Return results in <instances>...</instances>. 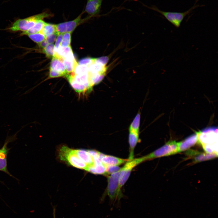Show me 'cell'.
Returning a JSON list of instances; mask_svg holds the SVG:
<instances>
[{
	"label": "cell",
	"instance_id": "6da1fadb",
	"mask_svg": "<svg viewBox=\"0 0 218 218\" xmlns=\"http://www.w3.org/2000/svg\"><path fill=\"white\" fill-rule=\"evenodd\" d=\"M199 142L207 153L218 154V129L210 127L196 132Z\"/></svg>",
	"mask_w": 218,
	"mask_h": 218
},
{
	"label": "cell",
	"instance_id": "7a4b0ae2",
	"mask_svg": "<svg viewBox=\"0 0 218 218\" xmlns=\"http://www.w3.org/2000/svg\"><path fill=\"white\" fill-rule=\"evenodd\" d=\"M121 169L108 177V184L106 192V195L109 197L110 205L115 207L116 202L117 207L120 206L119 202L123 197L119 187Z\"/></svg>",
	"mask_w": 218,
	"mask_h": 218
},
{
	"label": "cell",
	"instance_id": "3957f363",
	"mask_svg": "<svg viewBox=\"0 0 218 218\" xmlns=\"http://www.w3.org/2000/svg\"><path fill=\"white\" fill-rule=\"evenodd\" d=\"M53 15L48 10L24 19L17 20L8 29L12 31H26L32 28L38 21L53 17Z\"/></svg>",
	"mask_w": 218,
	"mask_h": 218
},
{
	"label": "cell",
	"instance_id": "277c9868",
	"mask_svg": "<svg viewBox=\"0 0 218 218\" xmlns=\"http://www.w3.org/2000/svg\"><path fill=\"white\" fill-rule=\"evenodd\" d=\"M198 1V0L196 1L194 5L190 8L187 11L183 12L164 11L160 10L155 5H152L151 6L149 7L144 4H142L144 6L159 13L175 27L178 28L180 26L181 22L187 15L190 14L193 10L195 8L198 7L203 6V5L200 6L197 5V2Z\"/></svg>",
	"mask_w": 218,
	"mask_h": 218
},
{
	"label": "cell",
	"instance_id": "5b68a950",
	"mask_svg": "<svg viewBox=\"0 0 218 218\" xmlns=\"http://www.w3.org/2000/svg\"><path fill=\"white\" fill-rule=\"evenodd\" d=\"M58 152L61 160L67 162L74 167L86 170L87 165L78 157L74 149L63 146L59 148Z\"/></svg>",
	"mask_w": 218,
	"mask_h": 218
},
{
	"label": "cell",
	"instance_id": "8992f818",
	"mask_svg": "<svg viewBox=\"0 0 218 218\" xmlns=\"http://www.w3.org/2000/svg\"><path fill=\"white\" fill-rule=\"evenodd\" d=\"M178 153L177 142H168L165 145L147 155L143 156L145 161L154 158L173 155Z\"/></svg>",
	"mask_w": 218,
	"mask_h": 218
},
{
	"label": "cell",
	"instance_id": "52a82bcc",
	"mask_svg": "<svg viewBox=\"0 0 218 218\" xmlns=\"http://www.w3.org/2000/svg\"><path fill=\"white\" fill-rule=\"evenodd\" d=\"M84 13L83 11L73 20L55 25L56 32L58 35L66 32L71 33L78 25L91 18L88 16L85 18H82L81 16Z\"/></svg>",
	"mask_w": 218,
	"mask_h": 218
},
{
	"label": "cell",
	"instance_id": "ba28073f",
	"mask_svg": "<svg viewBox=\"0 0 218 218\" xmlns=\"http://www.w3.org/2000/svg\"><path fill=\"white\" fill-rule=\"evenodd\" d=\"M144 161V159L142 157L128 160L126 162L121 169L119 184L121 189L128 180L133 168Z\"/></svg>",
	"mask_w": 218,
	"mask_h": 218
},
{
	"label": "cell",
	"instance_id": "9c48e42d",
	"mask_svg": "<svg viewBox=\"0 0 218 218\" xmlns=\"http://www.w3.org/2000/svg\"><path fill=\"white\" fill-rule=\"evenodd\" d=\"M104 0H87L84 12L91 18L99 15Z\"/></svg>",
	"mask_w": 218,
	"mask_h": 218
},
{
	"label": "cell",
	"instance_id": "30bf717a",
	"mask_svg": "<svg viewBox=\"0 0 218 218\" xmlns=\"http://www.w3.org/2000/svg\"><path fill=\"white\" fill-rule=\"evenodd\" d=\"M98 157L104 166H119L126 162L128 159H123L110 155L104 154L98 152Z\"/></svg>",
	"mask_w": 218,
	"mask_h": 218
},
{
	"label": "cell",
	"instance_id": "8fae6325",
	"mask_svg": "<svg viewBox=\"0 0 218 218\" xmlns=\"http://www.w3.org/2000/svg\"><path fill=\"white\" fill-rule=\"evenodd\" d=\"M9 139H7L2 148V151L0 153V171H3L12 176L7 168V156L8 150L7 145L8 143L10 141L11 138H9Z\"/></svg>",
	"mask_w": 218,
	"mask_h": 218
},
{
	"label": "cell",
	"instance_id": "7c38bea8",
	"mask_svg": "<svg viewBox=\"0 0 218 218\" xmlns=\"http://www.w3.org/2000/svg\"><path fill=\"white\" fill-rule=\"evenodd\" d=\"M197 142L196 134H193L184 140L177 142L178 153L187 150L195 145Z\"/></svg>",
	"mask_w": 218,
	"mask_h": 218
},
{
	"label": "cell",
	"instance_id": "4fadbf2b",
	"mask_svg": "<svg viewBox=\"0 0 218 218\" xmlns=\"http://www.w3.org/2000/svg\"><path fill=\"white\" fill-rule=\"evenodd\" d=\"M128 137L130 145V153L128 160L134 159V150L137 143L140 141L139 133L133 131H129Z\"/></svg>",
	"mask_w": 218,
	"mask_h": 218
},
{
	"label": "cell",
	"instance_id": "5bb4252c",
	"mask_svg": "<svg viewBox=\"0 0 218 218\" xmlns=\"http://www.w3.org/2000/svg\"><path fill=\"white\" fill-rule=\"evenodd\" d=\"M67 74L73 72L74 69L78 64L74 57L73 52L69 54L63 60Z\"/></svg>",
	"mask_w": 218,
	"mask_h": 218
},
{
	"label": "cell",
	"instance_id": "9a60e30c",
	"mask_svg": "<svg viewBox=\"0 0 218 218\" xmlns=\"http://www.w3.org/2000/svg\"><path fill=\"white\" fill-rule=\"evenodd\" d=\"M50 69L61 73L65 76L67 74L63 60L56 56L52 58Z\"/></svg>",
	"mask_w": 218,
	"mask_h": 218
},
{
	"label": "cell",
	"instance_id": "2e32d148",
	"mask_svg": "<svg viewBox=\"0 0 218 218\" xmlns=\"http://www.w3.org/2000/svg\"><path fill=\"white\" fill-rule=\"evenodd\" d=\"M218 154L215 153H201L199 152L195 155L193 163H196L211 160L217 157Z\"/></svg>",
	"mask_w": 218,
	"mask_h": 218
},
{
	"label": "cell",
	"instance_id": "e0dca14e",
	"mask_svg": "<svg viewBox=\"0 0 218 218\" xmlns=\"http://www.w3.org/2000/svg\"><path fill=\"white\" fill-rule=\"evenodd\" d=\"M45 23L43 20H38L35 25L29 30L21 34V35H28L39 32L42 30Z\"/></svg>",
	"mask_w": 218,
	"mask_h": 218
},
{
	"label": "cell",
	"instance_id": "ac0fdd59",
	"mask_svg": "<svg viewBox=\"0 0 218 218\" xmlns=\"http://www.w3.org/2000/svg\"><path fill=\"white\" fill-rule=\"evenodd\" d=\"M140 119V113L139 111L129 127V131H131L139 133Z\"/></svg>",
	"mask_w": 218,
	"mask_h": 218
},
{
	"label": "cell",
	"instance_id": "d6986e66",
	"mask_svg": "<svg viewBox=\"0 0 218 218\" xmlns=\"http://www.w3.org/2000/svg\"><path fill=\"white\" fill-rule=\"evenodd\" d=\"M71 52H72V51L71 46L60 47L53 56H57L63 60L66 56Z\"/></svg>",
	"mask_w": 218,
	"mask_h": 218
},
{
	"label": "cell",
	"instance_id": "ffe728a7",
	"mask_svg": "<svg viewBox=\"0 0 218 218\" xmlns=\"http://www.w3.org/2000/svg\"><path fill=\"white\" fill-rule=\"evenodd\" d=\"M56 32L55 25L45 22L42 30L39 32L42 33L46 37Z\"/></svg>",
	"mask_w": 218,
	"mask_h": 218
},
{
	"label": "cell",
	"instance_id": "44dd1931",
	"mask_svg": "<svg viewBox=\"0 0 218 218\" xmlns=\"http://www.w3.org/2000/svg\"><path fill=\"white\" fill-rule=\"evenodd\" d=\"M28 35L31 40L38 44L44 40L46 37L40 32L29 34Z\"/></svg>",
	"mask_w": 218,
	"mask_h": 218
},
{
	"label": "cell",
	"instance_id": "7402d4cb",
	"mask_svg": "<svg viewBox=\"0 0 218 218\" xmlns=\"http://www.w3.org/2000/svg\"><path fill=\"white\" fill-rule=\"evenodd\" d=\"M54 45L53 44H49L43 48V52L45 54L48 58H52L54 55Z\"/></svg>",
	"mask_w": 218,
	"mask_h": 218
},
{
	"label": "cell",
	"instance_id": "603a6c76",
	"mask_svg": "<svg viewBox=\"0 0 218 218\" xmlns=\"http://www.w3.org/2000/svg\"><path fill=\"white\" fill-rule=\"evenodd\" d=\"M73 72L76 75L84 74L88 73V66L78 64L75 67Z\"/></svg>",
	"mask_w": 218,
	"mask_h": 218
},
{
	"label": "cell",
	"instance_id": "cb8c5ba5",
	"mask_svg": "<svg viewBox=\"0 0 218 218\" xmlns=\"http://www.w3.org/2000/svg\"><path fill=\"white\" fill-rule=\"evenodd\" d=\"M71 34L70 32H66L63 36L60 47H68L70 46L71 41Z\"/></svg>",
	"mask_w": 218,
	"mask_h": 218
},
{
	"label": "cell",
	"instance_id": "d4e9b609",
	"mask_svg": "<svg viewBox=\"0 0 218 218\" xmlns=\"http://www.w3.org/2000/svg\"><path fill=\"white\" fill-rule=\"evenodd\" d=\"M106 173H107L111 174L120 170L121 167L117 166H107L104 167Z\"/></svg>",
	"mask_w": 218,
	"mask_h": 218
},
{
	"label": "cell",
	"instance_id": "484cf974",
	"mask_svg": "<svg viewBox=\"0 0 218 218\" xmlns=\"http://www.w3.org/2000/svg\"><path fill=\"white\" fill-rule=\"evenodd\" d=\"M95 59V58H82L79 60L78 64L79 65L89 66L94 62Z\"/></svg>",
	"mask_w": 218,
	"mask_h": 218
},
{
	"label": "cell",
	"instance_id": "4316f807",
	"mask_svg": "<svg viewBox=\"0 0 218 218\" xmlns=\"http://www.w3.org/2000/svg\"><path fill=\"white\" fill-rule=\"evenodd\" d=\"M63 34H61L58 35L56 39V43L54 45V54L57 52L59 48L60 47L62 39Z\"/></svg>",
	"mask_w": 218,
	"mask_h": 218
},
{
	"label": "cell",
	"instance_id": "83f0119b",
	"mask_svg": "<svg viewBox=\"0 0 218 218\" xmlns=\"http://www.w3.org/2000/svg\"><path fill=\"white\" fill-rule=\"evenodd\" d=\"M58 34L56 32L45 37L48 44H53L56 40Z\"/></svg>",
	"mask_w": 218,
	"mask_h": 218
},
{
	"label": "cell",
	"instance_id": "f1b7e54d",
	"mask_svg": "<svg viewBox=\"0 0 218 218\" xmlns=\"http://www.w3.org/2000/svg\"><path fill=\"white\" fill-rule=\"evenodd\" d=\"M65 76L63 74L57 71L50 69L49 78L61 77Z\"/></svg>",
	"mask_w": 218,
	"mask_h": 218
},
{
	"label": "cell",
	"instance_id": "f546056e",
	"mask_svg": "<svg viewBox=\"0 0 218 218\" xmlns=\"http://www.w3.org/2000/svg\"><path fill=\"white\" fill-rule=\"evenodd\" d=\"M48 44V43L46 39H45L44 40L38 44V45L39 47L40 48H44Z\"/></svg>",
	"mask_w": 218,
	"mask_h": 218
},
{
	"label": "cell",
	"instance_id": "4dcf8cb0",
	"mask_svg": "<svg viewBox=\"0 0 218 218\" xmlns=\"http://www.w3.org/2000/svg\"><path fill=\"white\" fill-rule=\"evenodd\" d=\"M53 214H53V215H54V218H55V208H54V209Z\"/></svg>",
	"mask_w": 218,
	"mask_h": 218
},
{
	"label": "cell",
	"instance_id": "1f68e13d",
	"mask_svg": "<svg viewBox=\"0 0 218 218\" xmlns=\"http://www.w3.org/2000/svg\"><path fill=\"white\" fill-rule=\"evenodd\" d=\"M2 148L0 149V153L1 152V151H2Z\"/></svg>",
	"mask_w": 218,
	"mask_h": 218
}]
</instances>
